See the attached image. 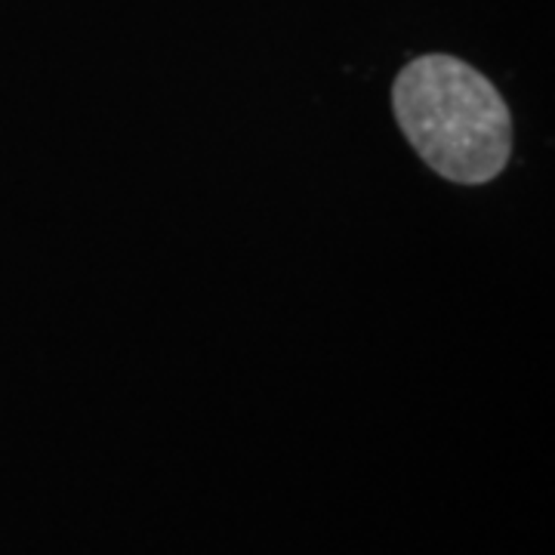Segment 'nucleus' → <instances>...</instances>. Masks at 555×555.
Listing matches in <instances>:
<instances>
[{"instance_id":"f257e3e1","label":"nucleus","mask_w":555,"mask_h":555,"mask_svg":"<svg viewBox=\"0 0 555 555\" xmlns=\"http://www.w3.org/2000/svg\"><path fill=\"white\" fill-rule=\"evenodd\" d=\"M396 115L438 177L478 185L513 152V118L494 83L454 56H420L396 80Z\"/></svg>"}]
</instances>
